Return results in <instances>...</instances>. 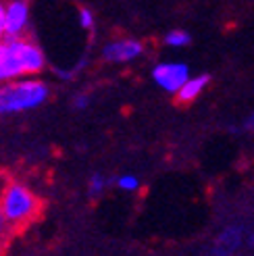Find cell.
<instances>
[{
	"label": "cell",
	"mask_w": 254,
	"mask_h": 256,
	"mask_svg": "<svg viewBox=\"0 0 254 256\" xmlns=\"http://www.w3.org/2000/svg\"><path fill=\"white\" fill-rule=\"evenodd\" d=\"M152 80H154L164 92L177 94L182 86L190 80V69L184 62H160L152 71Z\"/></svg>",
	"instance_id": "cell-4"
},
{
	"label": "cell",
	"mask_w": 254,
	"mask_h": 256,
	"mask_svg": "<svg viewBox=\"0 0 254 256\" xmlns=\"http://www.w3.org/2000/svg\"><path fill=\"white\" fill-rule=\"evenodd\" d=\"M210 78L208 75H198V78H190L182 90L175 94V102L177 104H190V102H194L200 94H202V90H204L208 86Z\"/></svg>",
	"instance_id": "cell-8"
},
{
	"label": "cell",
	"mask_w": 254,
	"mask_h": 256,
	"mask_svg": "<svg viewBox=\"0 0 254 256\" xmlns=\"http://www.w3.org/2000/svg\"><path fill=\"white\" fill-rule=\"evenodd\" d=\"M104 188H106V179L100 175V173L92 175V179H90V196H92V198L100 196V194L104 192Z\"/></svg>",
	"instance_id": "cell-11"
},
{
	"label": "cell",
	"mask_w": 254,
	"mask_h": 256,
	"mask_svg": "<svg viewBox=\"0 0 254 256\" xmlns=\"http://www.w3.org/2000/svg\"><path fill=\"white\" fill-rule=\"evenodd\" d=\"M17 232L12 229V225L8 223V219H6V214L2 212V208H0V250L4 252V248L8 246V242H10V238L15 236Z\"/></svg>",
	"instance_id": "cell-10"
},
{
	"label": "cell",
	"mask_w": 254,
	"mask_h": 256,
	"mask_svg": "<svg viewBox=\"0 0 254 256\" xmlns=\"http://www.w3.org/2000/svg\"><path fill=\"white\" fill-rule=\"evenodd\" d=\"M117 186L123 192H136L140 188V182H138V177H134V175H121L117 179Z\"/></svg>",
	"instance_id": "cell-12"
},
{
	"label": "cell",
	"mask_w": 254,
	"mask_h": 256,
	"mask_svg": "<svg viewBox=\"0 0 254 256\" xmlns=\"http://www.w3.org/2000/svg\"><path fill=\"white\" fill-rule=\"evenodd\" d=\"M246 130H252V132H254V114L246 121Z\"/></svg>",
	"instance_id": "cell-16"
},
{
	"label": "cell",
	"mask_w": 254,
	"mask_h": 256,
	"mask_svg": "<svg viewBox=\"0 0 254 256\" xmlns=\"http://www.w3.org/2000/svg\"><path fill=\"white\" fill-rule=\"evenodd\" d=\"M250 246L254 248V234H252V238H250Z\"/></svg>",
	"instance_id": "cell-17"
},
{
	"label": "cell",
	"mask_w": 254,
	"mask_h": 256,
	"mask_svg": "<svg viewBox=\"0 0 254 256\" xmlns=\"http://www.w3.org/2000/svg\"><path fill=\"white\" fill-rule=\"evenodd\" d=\"M240 244H242V229H240L238 225L227 227L225 232L214 240L212 254L214 256H232L240 248Z\"/></svg>",
	"instance_id": "cell-7"
},
{
	"label": "cell",
	"mask_w": 254,
	"mask_h": 256,
	"mask_svg": "<svg viewBox=\"0 0 254 256\" xmlns=\"http://www.w3.org/2000/svg\"><path fill=\"white\" fill-rule=\"evenodd\" d=\"M0 254H2V250H0Z\"/></svg>",
	"instance_id": "cell-18"
},
{
	"label": "cell",
	"mask_w": 254,
	"mask_h": 256,
	"mask_svg": "<svg viewBox=\"0 0 254 256\" xmlns=\"http://www.w3.org/2000/svg\"><path fill=\"white\" fill-rule=\"evenodd\" d=\"M6 38V4L0 2V40Z\"/></svg>",
	"instance_id": "cell-14"
},
{
	"label": "cell",
	"mask_w": 254,
	"mask_h": 256,
	"mask_svg": "<svg viewBox=\"0 0 254 256\" xmlns=\"http://www.w3.org/2000/svg\"><path fill=\"white\" fill-rule=\"evenodd\" d=\"M190 42H192V38H190V34L184 32V30H173V32H169L167 36H164V44L171 46V48H184Z\"/></svg>",
	"instance_id": "cell-9"
},
{
	"label": "cell",
	"mask_w": 254,
	"mask_h": 256,
	"mask_svg": "<svg viewBox=\"0 0 254 256\" xmlns=\"http://www.w3.org/2000/svg\"><path fill=\"white\" fill-rule=\"evenodd\" d=\"M0 208L6 214L8 223L19 234L30 227L42 212V200L21 182H8L0 190Z\"/></svg>",
	"instance_id": "cell-2"
},
{
	"label": "cell",
	"mask_w": 254,
	"mask_h": 256,
	"mask_svg": "<svg viewBox=\"0 0 254 256\" xmlns=\"http://www.w3.org/2000/svg\"><path fill=\"white\" fill-rule=\"evenodd\" d=\"M30 23L28 0H10L6 4V38H21Z\"/></svg>",
	"instance_id": "cell-6"
},
{
	"label": "cell",
	"mask_w": 254,
	"mask_h": 256,
	"mask_svg": "<svg viewBox=\"0 0 254 256\" xmlns=\"http://www.w3.org/2000/svg\"><path fill=\"white\" fill-rule=\"evenodd\" d=\"M144 52V44L134 40V38H127V40H115L104 46L102 50V58L108 62H127L134 60Z\"/></svg>",
	"instance_id": "cell-5"
},
{
	"label": "cell",
	"mask_w": 254,
	"mask_h": 256,
	"mask_svg": "<svg viewBox=\"0 0 254 256\" xmlns=\"http://www.w3.org/2000/svg\"><path fill=\"white\" fill-rule=\"evenodd\" d=\"M73 106L75 108H86L88 106V96L86 94H78L73 98Z\"/></svg>",
	"instance_id": "cell-15"
},
{
	"label": "cell",
	"mask_w": 254,
	"mask_h": 256,
	"mask_svg": "<svg viewBox=\"0 0 254 256\" xmlns=\"http://www.w3.org/2000/svg\"><path fill=\"white\" fill-rule=\"evenodd\" d=\"M48 94L46 84L38 80H12L0 84V117L38 108L46 102Z\"/></svg>",
	"instance_id": "cell-3"
},
{
	"label": "cell",
	"mask_w": 254,
	"mask_h": 256,
	"mask_svg": "<svg viewBox=\"0 0 254 256\" xmlns=\"http://www.w3.org/2000/svg\"><path fill=\"white\" fill-rule=\"evenodd\" d=\"M46 65L44 52L25 38L0 40V84L19 80L21 75H36Z\"/></svg>",
	"instance_id": "cell-1"
},
{
	"label": "cell",
	"mask_w": 254,
	"mask_h": 256,
	"mask_svg": "<svg viewBox=\"0 0 254 256\" xmlns=\"http://www.w3.org/2000/svg\"><path fill=\"white\" fill-rule=\"evenodd\" d=\"M80 25L84 30H92L94 28V15H92V10L90 8H80Z\"/></svg>",
	"instance_id": "cell-13"
}]
</instances>
